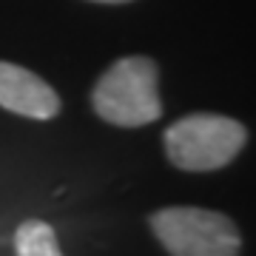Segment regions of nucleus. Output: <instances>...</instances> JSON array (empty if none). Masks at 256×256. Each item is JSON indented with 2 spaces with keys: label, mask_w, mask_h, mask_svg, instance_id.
Instances as JSON below:
<instances>
[{
  "label": "nucleus",
  "mask_w": 256,
  "mask_h": 256,
  "mask_svg": "<svg viewBox=\"0 0 256 256\" xmlns=\"http://www.w3.org/2000/svg\"><path fill=\"white\" fill-rule=\"evenodd\" d=\"M92 106L106 122L137 128L160 120V68L151 57H122L111 63L92 92Z\"/></svg>",
  "instance_id": "1"
},
{
  "label": "nucleus",
  "mask_w": 256,
  "mask_h": 256,
  "mask_svg": "<svg viewBox=\"0 0 256 256\" xmlns=\"http://www.w3.org/2000/svg\"><path fill=\"white\" fill-rule=\"evenodd\" d=\"M245 142V126L222 114H188L165 131V154L182 171L225 168Z\"/></svg>",
  "instance_id": "2"
},
{
  "label": "nucleus",
  "mask_w": 256,
  "mask_h": 256,
  "mask_svg": "<svg viewBox=\"0 0 256 256\" xmlns=\"http://www.w3.org/2000/svg\"><path fill=\"white\" fill-rule=\"evenodd\" d=\"M151 230L171 256H239L236 222L220 210L174 205L151 216Z\"/></svg>",
  "instance_id": "3"
},
{
  "label": "nucleus",
  "mask_w": 256,
  "mask_h": 256,
  "mask_svg": "<svg viewBox=\"0 0 256 256\" xmlns=\"http://www.w3.org/2000/svg\"><path fill=\"white\" fill-rule=\"evenodd\" d=\"M0 106L28 120H52L60 111V97L34 72L0 60Z\"/></svg>",
  "instance_id": "4"
},
{
  "label": "nucleus",
  "mask_w": 256,
  "mask_h": 256,
  "mask_svg": "<svg viewBox=\"0 0 256 256\" xmlns=\"http://www.w3.org/2000/svg\"><path fill=\"white\" fill-rule=\"evenodd\" d=\"M14 250H18V256H63L52 225L40 220H28L18 228Z\"/></svg>",
  "instance_id": "5"
},
{
  "label": "nucleus",
  "mask_w": 256,
  "mask_h": 256,
  "mask_svg": "<svg viewBox=\"0 0 256 256\" xmlns=\"http://www.w3.org/2000/svg\"><path fill=\"white\" fill-rule=\"evenodd\" d=\"M94 3H128V0H94Z\"/></svg>",
  "instance_id": "6"
}]
</instances>
